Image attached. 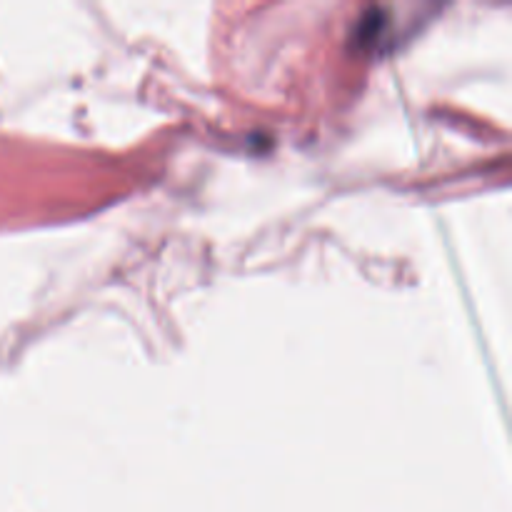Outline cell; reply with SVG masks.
Returning <instances> with one entry per match:
<instances>
[{
    "instance_id": "6da1fadb",
    "label": "cell",
    "mask_w": 512,
    "mask_h": 512,
    "mask_svg": "<svg viewBox=\"0 0 512 512\" xmlns=\"http://www.w3.org/2000/svg\"><path fill=\"white\" fill-rule=\"evenodd\" d=\"M395 38H398V20L393 8H368L350 33L355 50L373 55L395 48Z\"/></svg>"
}]
</instances>
